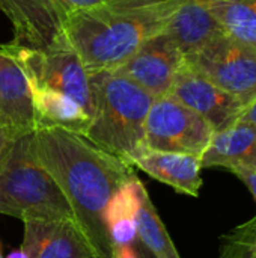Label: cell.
Instances as JSON below:
<instances>
[{
    "label": "cell",
    "instance_id": "6da1fadb",
    "mask_svg": "<svg viewBox=\"0 0 256 258\" xmlns=\"http://www.w3.org/2000/svg\"><path fill=\"white\" fill-rule=\"evenodd\" d=\"M32 147L38 162L65 195L95 258H113L106 207L113 194L136 175L134 166L62 127L35 128Z\"/></svg>",
    "mask_w": 256,
    "mask_h": 258
},
{
    "label": "cell",
    "instance_id": "7a4b0ae2",
    "mask_svg": "<svg viewBox=\"0 0 256 258\" xmlns=\"http://www.w3.org/2000/svg\"><path fill=\"white\" fill-rule=\"evenodd\" d=\"M183 0H119L69 14L63 41L78 54L86 73L115 71L151 36L163 32Z\"/></svg>",
    "mask_w": 256,
    "mask_h": 258
},
{
    "label": "cell",
    "instance_id": "3957f363",
    "mask_svg": "<svg viewBox=\"0 0 256 258\" xmlns=\"http://www.w3.org/2000/svg\"><path fill=\"white\" fill-rule=\"evenodd\" d=\"M92 118L84 138L127 163L145 148V121L154 97L118 71L91 76Z\"/></svg>",
    "mask_w": 256,
    "mask_h": 258
},
{
    "label": "cell",
    "instance_id": "277c9868",
    "mask_svg": "<svg viewBox=\"0 0 256 258\" xmlns=\"http://www.w3.org/2000/svg\"><path fill=\"white\" fill-rule=\"evenodd\" d=\"M0 215L23 222L74 221L65 195L33 153L32 133L14 139L0 157Z\"/></svg>",
    "mask_w": 256,
    "mask_h": 258
},
{
    "label": "cell",
    "instance_id": "5b68a950",
    "mask_svg": "<svg viewBox=\"0 0 256 258\" xmlns=\"http://www.w3.org/2000/svg\"><path fill=\"white\" fill-rule=\"evenodd\" d=\"M0 50L20 65L29 83L47 86L71 97L92 118L91 77L71 47L35 50L8 42L0 45Z\"/></svg>",
    "mask_w": 256,
    "mask_h": 258
},
{
    "label": "cell",
    "instance_id": "8992f818",
    "mask_svg": "<svg viewBox=\"0 0 256 258\" xmlns=\"http://www.w3.org/2000/svg\"><path fill=\"white\" fill-rule=\"evenodd\" d=\"M113 2L119 0H0V11L14 26L12 44L53 50L69 47L62 38V24L69 14Z\"/></svg>",
    "mask_w": 256,
    "mask_h": 258
},
{
    "label": "cell",
    "instance_id": "52a82bcc",
    "mask_svg": "<svg viewBox=\"0 0 256 258\" xmlns=\"http://www.w3.org/2000/svg\"><path fill=\"white\" fill-rule=\"evenodd\" d=\"M184 62L244 104L256 95V50L225 32L184 56Z\"/></svg>",
    "mask_w": 256,
    "mask_h": 258
},
{
    "label": "cell",
    "instance_id": "ba28073f",
    "mask_svg": "<svg viewBox=\"0 0 256 258\" xmlns=\"http://www.w3.org/2000/svg\"><path fill=\"white\" fill-rule=\"evenodd\" d=\"M211 125L195 110L170 95L154 98L145 121V147L157 151L202 156Z\"/></svg>",
    "mask_w": 256,
    "mask_h": 258
},
{
    "label": "cell",
    "instance_id": "9c48e42d",
    "mask_svg": "<svg viewBox=\"0 0 256 258\" xmlns=\"http://www.w3.org/2000/svg\"><path fill=\"white\" fill-rule=\"evenodd\" d=\"M167 95L201 115L214 132L238 122L246 109L241 100L211 83L186 62L177 73Z\"/></svg>",
    "mask_w": 256,
    "mask_h": 258
},
{
    "label": "cell",
    "instance_id": "30bf717a",
    "mask_svg": "<svg viewBox=\"0 0 256 258\" xmlns=\"http://www.w3.org/2000/svg\"><path fill=\"white\" fill-rule=\"evenodd\" d=\"M184 65V54L169 35L160 32L145 41L140 48L118 70L154 98L167 95L177 73Z\"/></svg>",
    "mask_w": 256,
    "mask_h": 258
},
{
    "label": "cell",
    "instance_id": "8fae6325",
    "mask_svg": "<svg viewBox=\"0 0 256 258\" xmlns=\"http://www.w3.org/2000/svg\"><path fill=\"white\" fill-rule=\"evenodd\" d=\"M21 248L29 258H95L74 221H24Z\"/></svg>",
    "mask_w": 256,
    "mask_h": 258
},
{
    "label": "cell",
    "instance_id": "7c38bea8",
    "mask_svg": "<svg viewBox=\"0 0 256 258\" xmlns=\"http://www.w3.org/2000/svg\"><path fill=\"white\" fill-rule=\"evenodd\" d=\"M130 165L146 172L151 178L170 186L178 194L193 198H198L201 194L204 181L199 156L157 151L145 147L131 159Z\"/></svg>",
    "mask_w": 256,
    "mask_h": 258
},
{
    "label": "cell",
    "instance_id": "4fadbf2b",
    "mask_svg": "<svg viewBox=\"0 0 256 258\" xmlns=\"http://www.w3.org/2000/svg\"><path fill=\"white\" fill-rule=\"evenodd\" d=\"M202 169L223 168L229 172L256 166V127L240 119L238 122L213 132L201 156Z\"/></svg>",
    "mask_w": 256,
    "mask_h": 258
},
{
    "label": "cell",
    "instance_id": "5bb4252c",
    "mask_svg": "<svg viewBox=\"0 0 256 258\" xmlns=\"http://www.w3.org/2000/svg\"><path fill=\"white\" fill-rule=\"evenodd\" d=\"M0 115L17 135L33 133L35 115L29 82L20 65L0 50Z\"/></svg>",
    "mask_w": 256,
    "mask_h": 258
},
{
    "label": "cell",
    "instance_id": "9a60e30c",
    "mask_svg": "<svg viewBox=\"0 0 256 258\" xmlns=\"http://www.w3.org/2000/svg\"><path fill=\"white\" fill-rule=\"evenodd\" d=\"M163 32L187 56L223 30L213 15L208 0H183Z\"/></svg>",
    "mask_w": 256,
    "mask_h": 258
},
{
    "label": "cell",
    "instance_id": "2e32d148",
    "mask_svg": "<svg viewBox=\"0 0 256 258\" xmlns=\"http://www.w3.org/2000/svg\"><path fill=\"white\" fill-rule=\"evenodd\" d=\"M35 125L62 127L84 135L91 124V115L71 97L47 86L29 83Z\"/></svg>",
    "mask_w": 256,
    "mask_h": 258
},
{
    "label": "cell",
    "instance_id": "e0dca14e",
    "mask_svg": "<svg viewBox=\"0 0 256 258\" xmlns=\"http://www.w3.org/2000/svg\"><path fill=\"white\" fill-rule=\"evenodd\" d=\"M136 228L137 240L152 258H181L145 184L140 190V204L136 215Z\"/></svg>",
    "mask_w": 256,
    "mask_h": 258
},
{
    "label": "cell",
    "instance_id": "ac0fdd59",
    "mask_svg": "<svg viewBox=\"0 0 256 258\" xmlns=\"http://www.w3.org/2000/svg\"><path fill=\"white\" fill-rule=\"evenodd\" d=\"M222 30L256 50V0H208Z\"/></svg>",
    "mask_w": 256,
    "mask_h": 258
},
{
    "label": "cell",
    "instance_id": "d6986e66",
    "mask_svg": "<svg viewBox=\"0 0 256 258\" xmlns=\"http://www.w3.org/2000/svg\"><path fill=\"white\" fill-rule=\"evenodd\" d=\"M217 258H256V216L220 237Z\"/></svg>",
    "mask_w": 256,
    "mask_h": 258
},
{
    "label": "cell",
    "instance_id": "ffe728a7",
    "mask_svg": "<svg viewBox=\"0 0 256 258\" xmlns=\"http://www.w3.org/2000/svg\"><path fill=\"white\" fill-rule=\"evenodd\" d=\"M232 174L244 183V186L249 189V192L252 194V197H253V200H255L256 203V166L255 168L237 169Z\"/></svg>",
    "mask_w": 256,
    "mask_h": 258
},
{
    "label": "cell",
    "instance_id": "44dd1931",
    "mask_svg": "<svg viewBox=\"0 0 256 258\" xmlns=\"http://www.w3.org/2000/svg\"><path fill=\"white\" fill-rule=\"evenodd\" d=\"M113 258H140L137 249V240L131 245L113 246Z\"/></svg>",
    "mask_w": 256,
    "mask_h": 258
},
{
    "label": "cell",
    "instance_id": "7402d4cb",
    "mask_svg": "<svg viewBox=\"0 0 256 258\" xmlns=\"http://www.w3.org/2000/svg\"><path fill=\"white\" fill-rule=\"evenodd\" d=\"M241 119L256 127V95L246 104V109H244Z\"/></svg>",
    "mask_w": 256,
    "mask_h": 258
},
{
    "label": "cell",
    "instance_id": "603a6c76",
    "mask_svg": "<svg viewBox=\"0 0 256 258\" xmlns=\"http://www.w3.org/2000/svg\"><path fill=\"white\" fill-rule=\"evenodd\" d=\"M17 138H18V136H15V135L11 133L9 130L0 127V157H2V154L6 151V148L11 145V142H12L14 139H17Z\"/></svg>",
    "mask_w": 256,
    "mask_h": 258
},
{
    "label": "cell",
    "instance_id": "cb8c5ba5",
    "mask_svg": "<svg viewBox=\"0 0 256 258\" xmlns=\"http://www.w3.org/2000/svg\"><path fill=\"white\" fill-rule=\"evenodd\" d=\"M6 258H29V257H27L26 251H24L23 248H20V249H15V251L9 252Z\"/></svg>",
    "mask_w": 256,
    "mask_h": 258
},
{
    "label": "cell",
    "instance_id": "d4e9b609",
    "mask_svg": "<svg viewBox=\"0 0 256 258\" xmlns=\"http://www.w3.org/2000/svg\"><path fill=\"white\" fill-rule=\"evenodd\" d=\"M137 249H139V255H140V258H152L151 255H149V252L140 245V242L137 240Z\"/></svg>",
    "mask_w": 256,
    "mask_h": 258
},
{
    "label": "cell",
    "instance_id": "484cf974",
    "mask_svg": "<svg viewBox=\"0 0 256 258\" xmlns=\"http://www.w3.org/2000/svg\"><path fill=\"white\" fill-rule=\"evenodd\" d=\"M0 127H3V128H6V130H9L11 133H14V132H12V130H11L9 127H8V124H6V121L3 119V116H2V115H0ZM14 135H15V133H14ZM15 136H17V135H15Z\"/></svg>",
    "mask_w": 256,
    "mask_h": 258
},
{
    "label": "cell",
    "instance_id": "4316f807",
    "mask_svg": "<svg viewBox=\"0 0 256 258\" xmlns=\"http://www.w3.org/2000/svg\"><path fill=\"white\" fill-rule=\"evenodd\" d=\"M0 258H3V255H2V243H0Z\"/></svg>",
    "mask_w": 256,
    "mask_h": 258
}]
</instances>
